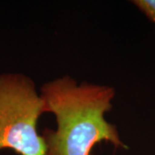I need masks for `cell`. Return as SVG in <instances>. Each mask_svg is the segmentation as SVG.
<instances>
[{
  "instance_id": "3",
  "label": "cell",
  "mask_w": 155,
  "mask_h": 155,
  "mask_svg": "<svg viewBox=\"0 0 155 155\" xmlns=\"http://www.w3.org/2000/svg\"><path fill=\"white\" fill-rule=\"evenodd\" d=\"M131 3L155 26V0H133Z\"/></svg>"
},
{
  "instance_id": "1",
  "label": "cell",
  "mask_w": 155,
  "mask_h": 155,
  "mask_svg": "<svg viewBox=\"0 0 155 155\" xmlns=\"http://www.w3.org/2000/svg\"><path fill=\"white\" fill-rule=\"evenodd\" d=\"M45 113L55 116L57 127H46L42 136L46 155H93L95 145L105 141L127 148L117 127L105 114L113 107L116 91L104 84L78 82L66 75L45 83L41 88Z\"/></svg>"
},
{
  "instance_id": "2",
  "label": "cell",
  "mask_w": 155,
  "mask_h": 155,
  "mask_svg": "<svg viewBox=\"0 0 155 155\" xmlns=\"http://www.w3.org/2000/svg\"><path fill=\"white\" fill-rule=\"evenodd\" d=\"M42 114L44 104L30 78L20 72L0 74V151L46 155L44 138L37 131Z\"/></svg>"
}]
</instances>
